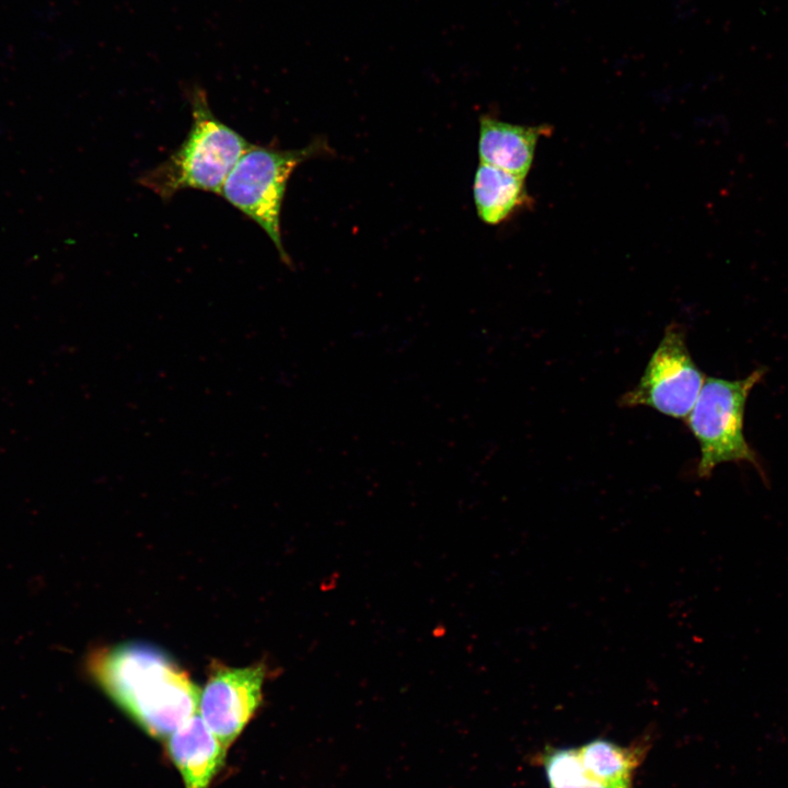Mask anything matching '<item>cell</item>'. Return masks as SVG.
Returning a JSON list of instances; mask_svg holds the SVG:
<instances>
[{"label": "cell", "mask_w": 788, "mask_h": 788, "mask_svg": "<svg viewBox=\"0 0 788 788\" xmlns=\"http://www.w3.org/2000/svg\"><path fill=\"white\" fill-rule=\"evenodd\" d=\"M758 369L741 380L706 378L698 397L686 417L687 426L700 449L697 473L709 477L725 462H749L758 471L754 451L743 433L746 398L763 378Z\"/></svg>", "instance_id": "cell-4"}, {"label": "cell", "mask_w": 788, "mask_h": 788, "mask_svg": "<svg viewBox=\"0 0 788 788\" xmlns=\"http://www.w3.org/2000/svg\"><path fill=\"white\" fill-rule=\"evenodd\" d=\"M264 663L245 668L216 664L199 694V715L227 748L239 738L263 702Z\"/></svg>", "instance_id": "cell-6"}, {"label": "cell", "mask_w": 788, "mask_h": 788, "mask_svg": "<svg viewBox=\"0 0 788 788\" xmlns=\"http://www.w3.org/2000/svg\"><path fill=\"white\" fill-rule=\"evenodd\" d=\"M589 775L602 784L626 787L639 763L638 750L622 748L607 740H593L579 749Z\"/></svg>", "instance_id": "cell-10"}, {"label": "cell", "mask_w": 788, "mask_h": 788, "mask_svg": "<svg viewBox=\"0 0 788 788\" xmlns=\"http://www.w3.org/2000/svg\"><path fill=\"white\" fill-rule=\"evenodd\" d=\"M551 788H575L595 781L587 772L579 749L552 750L544 757Z\"/></svg>", "instance_id": "cell-11"}, {"label": "cell", "mask_w": 788, "mask_h": 788, "mask_svg": "<svg viewBox=\"0 0 788 788\" xmlns=\"http://www.w3.org/2000/svg\"><path fill=\"white\" fill-rule=\"evenodd\" d=\"M705 378L692 359L681 326L667 327L635 387L621 398L627 407L647 406L665 416L686 419Z\"/></svg>", "instance_id": "cell-5"}, {"label": "cell", "mask_w": 788, "mask_h": 788, "mask_svg": "<svg viewBox=\"0 0 788 788\" xmlns=\"http://www.w3.org/2000/svg\"><path fill=\"white\" fill-rule=\"evenodd\" d=\"M575 788H630V786H626V787L612 786V785L602 784V783L595 780L590 784L582 785V786L575 787Z\"/></svg>", "instance_id": "cell-12"}, {"label": "cell", "mask_w": 788, "mask_h": 788, "mask_svg": "<svg viewBox=\"0 0 788 788\" xmlns=\"http://www.w3.org/2000/svg\"><path fill=\"white\" fill-rule=\"evenodd\" d=\"M187 96L193 120L184 141L138 178L141 186L163 200L184 189L220 195L231 170L252 146L213 114L202 86L193 84Z\"/></svg>", "instance_id": "cell-2"}, {"label": "cell", "mask_w": 788, "mask_h": 788, "mask_svg": "<svg viewBox=\"0 0 788 788\" xmlns=\"http://www.w3.org/2000/svg\"><path fill=\"white\" fill-rule=\"evenodd\" d=\"M89 674L153 737L167 738L197 712L199 692L163 651L129 642L102 648L86 661Z\"/></svg>", "instance_id": "cell-1"}, {"label": "cell", "mask_w": 788, "mask_h": 788, "mask_svg": "<svg viewBox=\"0 0 788 788\" xmlns=\"http://www.w3.org/2000/svg\"><path fill=\"white\" fill-rule=\"evenodd\" d=\"M329 152L323 139L289 150L252 143L220 192L223 199L265 231L286 264L291 260L282 242L281 209L288 179L301 163Z\"/></svg>", "instance_id": "cell-3"}, {"label": "cell", "mask_w": 788, "mask_h": 788, "mask_svg": "<svg viewBox=\"0 0 788 788\" xmlns=\"http://www.w3.org/2000/svg\"><path fill=\"white\" fill-rule=\"evenodd\" d=\"M477 215L488 224H498L531 204L524 177L479 163L473 184Z\"/></svg>", "instance_id": "cell-9"}, {"label": "cell", "mask_w": 788, "mask_h": 788, "mask_svg": "<svg viewBox=\"0 0 788 788\" xmlns=\"http://www.w3.org/2000/svg\"><path fill=\"white\" fill-rule=\"evenodd\" d=\"M167 752L185 788H209L228 749L195 712L167 737Z\"/></svg>", "instance_id": "cell-7"}, {"label": "cell", "mask_w": 788, "mask_h": 788, "mask_svg": "<svg viewBox=\"0 0 788 788\" xmlns=\"http://www.w3.org/2000/svg\"><path fill=\"white\" fill-rule=\"evenodd\" d=\"M551 132L552 128L546 125H515L484 115L479 118L480 163L525 178L540 138Z\"/></svg>", "instance_id": "cell-8"}]
</instances>
